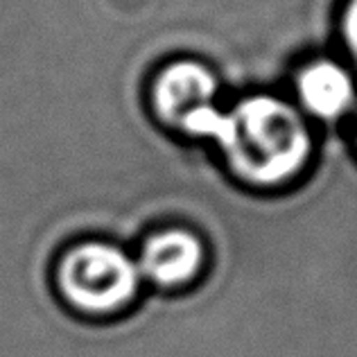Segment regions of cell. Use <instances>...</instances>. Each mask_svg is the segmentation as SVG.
Listing matches in <instances>:
<instances>
[{
    "label": "cell",
    "instance_id": "obj_3",
    "mask_svg": "<svg viewBox=\"0 0 357 357\" xmlns=\"http://www.w3.org/2000/svg\"><path fill=\"white\" fill-rule=\"evenodd\" d=\"M136 249L134 258L143 285L158 292H181L195 287L208 260L199 233L178 224L152 229Z\"/></svg>",
    "mask_w": 357,
    "mask_h": 357
},
{
    "label": "cell",
    "instance_id": "obj_4",
    "mask_svg": "<svg viewBox=\"0 0 357 357\" xmlns=\"http://www.w3.org/2000/svg\"><path fill=\"white\" fill-rule=\"evenodd\" d=\"M218 77L197 61H178L158 75L154 86V107L163 122L181 129L188 116L211 107L218 93Z\"/></svg>",
    "mask_w": 357,
    "mask_h": 357
},
{
    "label": "cell",
    "instance_id": "obj_5",
    "mask_svg": "<svg viewBox=\"0 0 357 357\" xmlns=\"http://www.w3.org/2000/svg\"><path fill=\"white\" fill-rule=\"evenodd\" d=\"M296 91L303 107L321 120L344 116L355 100V84L349 70L328 59L307 63L298 73Z\"/></svg>",
    "mask_w": 357,
    "mask_h": 357
},
{
    "label": "cell",
    "instance_id": "obj_6",
    "mask_svg": "<svg viewBox=\"0 0 357 357\" xmlns=\"http://www.w3.org/2000/svg\"><path fill=\"white\" fill-rule=\"evenodd\" d=\"M344 39L357 59V0H351L344 12Z\"/></svg>",
    "mask_w": 357,
    "mask_h": 357
},
{
    "label": "cell",
    "instance_id": "obj_2",
    "mask_svg": "<svg viewBox=\"0 0 357 357\" xmlns=\"http://www.w3.org/2000/svg\"><path fill=\"white\" fill-rule=\"evenodd\" d=\"M61 303L84 319H114L136 305L143 278L129 249L107 240H82L61 251L52 269Z\"/></svg>",
    "mask_w": 357,
    "mask_h": 357
},
{
    "label": "cell",
    "instance_id": "obj_1",
    "mask_svg": "<svg viewBox=\"0 0 357 357\" xmlns=\"http://www.w3.org/2000/svg\"><path fill=\"white\" fill-rule=\"evenodd\" d=\"M213 140L240 181L253 188L292 181L312 152L305 120L292 105L274 96H253L224 111Z\"/></svg>",
    "mask_w": 357,
    "mask_h": 357
}]
</instances>
